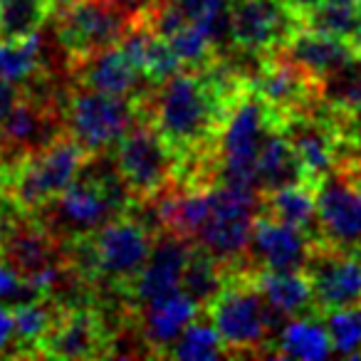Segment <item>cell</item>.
Wrapping results in <instances>:
<instances>
[{
    "instance_id": "cell-11",
    "label": "cell",
    "mask_w": 361,
    "mask_h": 361,
    "mask_svg": "<svg viewBox=\"0 0 361 361\" xmlns=\"http://www.w3.org/2000/svg\"><path fill=\"white\" fill-rule=\"evenodd\" d=\"M250 90L267 102L280 114L292 116L297 111L314 109L322 102V82L307 75L302 67L282 57L280 52L257 60V67L250 72Z\"/></svg>"
},
{
    "instance_id": "cell-6",
    "label": "cell",
    "mask_w": 361,
    "mask_h": 361,
    "mask_svg": "<svg viewBox=\"0 0 361 361\" xmlns=\"http://www.w3.org/2000/svg\"><path fill=\"white\" fill-rule=\"evenodd\" d=\"M141 102L144 99H136V97L106 94V92L72 85L65 99L67 131L90 154L109 151L144 114Z\"/></svg>"
},
{
    "instance_id": "cell-29",
    "label": "cell",
    "mask_w": 361,
    "mask_h": 361,
    "mask_svg": "<svg viewBox=\"0 0 361 361\" xmlns=\"http://www.w3.org/2000/svg\"><path fill=\"white\" fill-rule=\"evenodd\" d=\"M23 99V85L0 77V129L8 121V116L13 114V109L18 106V102Z\"/></svg>"
},
{
    "instance_id": "cell-17",
    "label": "cell",
    "mask_w": 361,
    "mask_h": 361,
    "mask_svg": "<svg viewBox=\"0 0 361 361\" xmlns=\"http://www.w3.org/2000/svg\"><path fill=\"white\" fill-rule=\"evenodd\" d=\"M277 52L319 82L339 72L341 67L361 60V55L351 47V42L307 25L297 27Z\"/></svg>"
},
{
    "instance_id": "cell-4",
    "label": "cell",
    "mask_w": 361,
    "mask_h": 361,
    "mask_svg": "<svg viewBox=\"0 0 361 361\" xmlns=\"http://www.w3.org/2000/svg\"><path fill=\"white\" fill-rule=\"evenodd\" d=\"M136 8L119 0H67L55 11V32L67 55V70L116 45L134 23Z\"/></svg>"
},
{
    "instance_id": "cell-1",
    "label": "cell",
    "mask_w": 361,
    "mask_h": 361,
    "mask_svg": "<svg viewBox=\"0 0 361 361\" xmlns=\"http://www.w3.org/2000/svg\"><path fill=\"white\" fill-rule=\"evenodd\" d=\"M203 314L223 336L231 356H267L290 317L262 297L255 282V267L245 260L228 265L223 290L203 307Z\"/></svg>"
},
{
    "instance_id": "cell-30",
    "label": "cell",
    "mask_w": 361,
    "mask_h": 361,
    "mask_svg": "<svg viewBox=\"0 0 361 361\" xmlns=\"http://www.w3.org/2000/svg\"><path fill=\"white\" fill-rule=\"evenodd\" d=\"M13 346H16V319L11 307L0 302V356H13Z\"/></svg>"
},
{
    "instance_id": "cell-26",
    "label": "cell",
    "mask_w": 361,
    "mask_h": 361,
    "mask_svg": "<svg viewBox=\"0 0 361 361\" xmlns=\"http://www.w3.org/2000/svg\"><path fill=\"white\" fill-rule=\"evenodd\" d=\"M166 356L171 359H183V361H206V359H223L231 356L223 336L218 334V329L211 324V319H193L191 324L183 329V334L171 344V349L166 351Z\"/></svg>"
},
{
    "instance_id": "cell-24",
    "label": "cell",
    "mask_w": 361,
    "mask_h": 361,
    "mask_svg": "<svg viewBox=\"0 0 361 361\" xmlns=\"http://www.w3.org/2000/svg\"><path fill=\"white\" fill-rule=\"evenodd\" d=\"M52 11V0H0V42H20L37 35Z\"/></svg>"
},
{
    "instance_id": "cell-3",
    "label": "cell",
    "mask_w": 361,
    "mask_h": 361,
    "mask_svg": "<svg viewBox=\"0 0 361 361\" xmlns=\"http://www.w3.org/2000/svg\"><path fill=\"white\" fill-rule=\"evenodd\" d=\"M90 156V151L65 131L50 146L11 164L6 193L20 213H37L80 178Z\"/></svg>"
},
{
    "instance_id": "cell-2",
    "label": "cell",
    "mask_w": 361,
    "mask_h": 361,
    "mask_svg": "<svg viewBox=\"0 0 361 361\" xmlns=\"http://www.w3.org/2000/svg\"><path fill=\"white\" fill-rule=\"evenodd\" d=\"M287 116L247 90L228 114L216 144V186L255 188L257 156L275 129H285ZM260 193V191H257Z\"/></svg>"
},
{
    "instance_id": "cell-18",
    "label": "cell",
    "mask_w": 361,
    "mask_h": 361,
    "mask_svg": "<svg viewBox=\"0 0 361 361\" xmlns=\"http://www.w3.org/2000/svg\"><path fill=\"white\" fill-rule=\"evenodd\" d=\"M255 282L262 297L282 314L302 317L317 314L314 292L305 270H262L255 267Z\"/></svg>"
},
{
    "instance_id": "cell-15",
    "label": "cell",
    "mask_w": 361,
    "mask_h": 361,
    "mask_svg": "<svg viewBox=\"0 0 361 361\" xmlns=\"http://www.w3.org/2000/svg\"><path fill=\"white\" fill-rule=\"evenodd\" d=\"M70 72H72V85L97 90V92H106V94L144 99L151 92V90H146V92L141 90V82H149V80H146L139 72V67L129 60V55L121 50L119 42L106 47V50L94 52L92 57L77 62V65H72Z\"/></svg>"
},
{
    "instance_id": "cell-13",
    "label": "cell",
    "mask_w": 361,
    "mask_h": 361,
    "mask_svg": "<svg viewBox=\"0 0 361 361\" xmlns=\"http://www.w3.org/2000/svg\"><path fill=\"white\" fill-rule=\"evenodd\" d=\"M312 247L314 238L310 233L257 211L245 257L252 267L262 270H305Z\"/></svg>"
},
{
    "instance_id": "cell-16",
    "label": "cell",
    "mask_w": 361,
    "mask_h": 361,
    "mask_svg": "<svg viewBox=\"0 0 361 361\" xmlns=\"http://www.w3.org/2000/svg\"><path fill=\"white\" fill-rule=\"evenodd\" d=\"M198 312H203V307L198 302H193L183 290H176L171 295L159 297V300L139 307L131 314L139 319L136 322L139 324V336L149 346V354L166 356L171 344L196 319Z\"/></svg>"
},
{
    "instance_id": "cell-32",
    "label": "cell",
    "mask_w": 361,
    "mask_h": 361,
    "mask_svg": "<svg viewBox=\"0 0 361 361\" xmlns=\"http://www.w3.org/2000/svg\"><path fill=\"white\" fill-rule=\"evenodd\" d=\"M336 173H339L354 191L361 193V149L349 154L346 159H341L339 166H336Z\"/></svg>"
},
{
    "instance_id": "cell-28",
    "label": "cell",
    "mask_w": 361,
    "mask_h": 361,
    "mask_svg": "<svg viewBox=\"0 0 361 361\" xmlns=\"http://www.w3.org/2000/svg\"><path fill=\"white\" fill-rule=\"evenodd\" d=\"M324 324L329 329L334 354L361 356V305L339 307L324 314Z\"/></svg>"
},
{
    "instance_id": "cell-33",
    "label": "cell",
    "mask_w": 361,
    "mask_h": 361,
    "mask_svg": "<svg viewBox=\"0 0 361 361\" xmlns=\"http://www.w3.org/2000/svg\"><path fill=\"white\" fill-rule=\"evenodd\" d=\"M280 3L285 6V11L302 25V23H305L307 18L324 3V0H280Z\"/></svg>"
},
{
    "instance_id": "cell-14",
    "label": "cell",
    "mask_w": 361,
    "mask_h": 361,
    "mask_svg": "<svg viewBox=\"0 0 361 361\" xmlns=\"http://www.w3.org/2000/svg\"><path fill=\"white\" fill-rule=\"evenodd\" d=\"M319 238L344 247H361V193L331 173L317 183Z\"/></svg>"
},
{
    "instance_id": "cell-25",
    "label": "cell",
    "mask_w": 361,
    "mask_h": 361,
    "mask_svg": "<svg viewBox=\"0 0 361 361\" xmlns=\"http://www.w3.org/2000/svg\"><path fill=\"white\" fill-rule=\"evenodd\" d=\"M319 97L336 119H361V60L324 77Z\"/></svg>"
},
{
    "instance_id": "cell-35",
    "label": "cell",
    "mask_w": 361,
    "mask_h": 361,
    "mask_svg": "<svg viewBox=\"0 0 361 361\" xmlns=\"http://www.w3.org/2000/svg\"><path fill=\"white\" fill-rule=\"evenodd\" d=\"M8 173H11V164H8V159L3 156V151H0V188L6 191L8 186Z\"/></svg>"
},
{
    "instance_id": "cell-31",
    "label": "cell",
    "mask_w": 361,
    "mask_h": 361,
    "mask_svg": "<svg viewBox=\"0 0 361 361\" xmlns=\"http://www.w3.org/2000/svg\"><path fill=\"white\" fill-rule=\"evenodd\" d=\"M173 3L186 13L191 20H201V18H206L208 13L226 8L231 0H173Z\"/></svg>"
},
{
    "instance_id": "cell-19",
    "label": "cell",
    "mask_w": 361,
    "mask_h": 361,
    "mask_svg": "<svg viewBox=\"0 0 361 361\" xmlns=\"http://www.w3.org/2000/svg\"><path fill=\"white\" fill-rule=\"evenodd\" d=\"M255 183L260 193L295 186V183H310L290 139L282 129H275L262 144L260 156H257Z\"/></svg>"
},
{
    "instance_id": "cell-20",
    "label": "cell",
    "mask_w": 361,
    "mask_h": 361,
    "mask_svg": "<svg viewBox=\"0 0 361 361\" xmlns=\"http://www.w3.org/2000/svg\"><path fill=\"white\" fill-rule=\"evenodd\" d=\"M260 211L277 221L295 226L319 238V218H317V186L312 183H295V186L277 188V191L260 193Z\"/></svg>"
},
{
    "instance_id": "cell-5",
    "label": "cell",
    "mask_w": 361,
    "mask_h": 361,
    "mask_svg": "<svg viewBox=\"0 0 361 361\" xmlns=\"http://www.w3.org/2000/svg\"><path fill=\"white\" fill-rule=\"evenodd\" d=\"M111 154L136 201L161 196L178 180V159L144 114L116 141Z\"/></svg>"
},
{
    "instance_id": "cell-21",
    "label": "cell",
    "mask_w": 361,
    "mask_h": 361,
    "mask_svg": "<svg viewBox=\"0 0 361 361\" xmlns=\"http://www.w3.org/2000/svg\"><path fill=\"white\" fill-rule=\"evenodd\" d=\"M275 356L280 359H326L334 354L329 329L319 314L292 317L275 339Z\"/></svg>"
},
{
    "instance_id": "cell-22",
    "label": "cell",
    "mask_w": 361,
    "mask_h": 361,
    "mask_svg": "<svg viewBox=\"0 0 361 361\" xmlns=\"http://www.w3.org/2000/svg\"><path fill=\"white\" fill-rule=\"evenodd\" d=\"M62 310L65 307L57 300H52V297H37L32 302L13 307V319H16V346H13V356L37 359L40 344L52 331L55 322L60 319Z\"/></svg>"
},
{
    "instance_id": "cell-23",
    "label": "cell",
    "mask_w": 361,
    "mask_h": 361,
    "mask_svg": "<svg viewBox=\"0 0 361 361\" xmlns=\"http://www.w3.org/2000/svg\"><path fill=\"white\" fill-rule=\"evenodd\" d=\"M228 280V265L221 262L216 255L206 250V247L193 243L191 255H188L186 270L180 275V290L186 292L193 302L206 307L218 292L223 290Z\"/></svg>"
},
{
    "instance_id": "cell-12",
    "label": "cell",
    "mask_w": 361,
    "mask_h": 361,
    "mask_svg": "<svg viewBox=\"0 0 361 361\" xmlns=\"http://www.w3.org/2000/svg\"><path fill=\"white\" fill-rule=\"evenodd\" d=\"M193 243L176 233L161 231L151 247V255L139 275L124 287V297L129 312L149 305V302L166 297L171 292L180 290V275L186 270L188 255H191Z\"/></svg>"
},
{
    "instance_id": "cell-9",
    "label": "cell",
    "mask_w": 361,
    "mask_h": 361,
    "mask_svg": "<svg viewBox=\"0 0 361 361\" xmlns=\"http://www.w3.org/2000/svg\"><path fill=\"white\" fill-rule=\"evenodd\" d=\"M297 27L280 0H231V45L240 55H275Z\"/></svg>"
},
{
    "instance_id": "cell-34",
    "label": "cell",
    "mask_w": 361,
    "mask_h": 361,
    "mask_svg": "<svg viewBox=\"0 0 361 361\" xmlns=\"http://www.w3.org/2000/svg\"><path fill=\"white\" fill-rule=\"evenodd\" d=\"M16 213H18L16 203H13L11 196H8V193L0 188V233H3V228L8 226V221H11Z\"/></svg>"
},
{
    "instance_id": "cell-27",
    "label": "cell",
    "mask_w": 361,
    "mask_h": 361,
    "mask_svg": "<svg viewBox=\"0 0 361 361\" xmlns=\"http://www.w3.org/2000/svg\"><path fill=\"white\" fill-rule=\"evenodd\" d=\"M166 40L171 42L173 52L178 55L183 70H206L218 57H223V52L218 50L213 37L206 32V27L196 20H188L180 30H176Z\"/></svg>"
},
{
    "instance_id": "cell-7",
    "label": "cell",
    "mask_w": 361,
    "mask_h": 361,
    "mask_svg": "<svg viewBox=\"0 0 361 361\" xmlns=\"http://www.w3.org/2000/svg\"><path fill=\"white\" fill-rule=\"evenodd\" d=\"M257 211H260V193L255 188L216 186L211 216L203 223L196 245L206 247L226 265L245 260Z\"/></svg>"
},
{
    "instance_id": "cell-10",
    "label": "cell",
    "mask_w": 361,
    "mask_h": 361,
    "mask_svg": "<svg viewBox=\"0 0 361 361\" xmlns=\"http://www.w3.org/2000/svg\"><path fill=\"white\" fill-rule=\"evenodd\" d=\"M114 331L106 326L102 310L90 305L65 307L52 331L40 344L37 359H99L109 356Z\"/></svg>"
},
{
    "instance_id": "cell-8",
    "label": "cell",
    "mask_w": 361,
    "mask_h": 361,
    "mask_svg": "<svg viewBox=\"0 0 361 361\" xmlns=\"http://www.w3.org/2000/svg\"><path fill=\"white\" fill-rule=\"evenodd\" d=\"M305 272L314 292L317 314L361 305V247L314 240Z\"/></svg>"
}]
</instances>
